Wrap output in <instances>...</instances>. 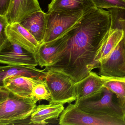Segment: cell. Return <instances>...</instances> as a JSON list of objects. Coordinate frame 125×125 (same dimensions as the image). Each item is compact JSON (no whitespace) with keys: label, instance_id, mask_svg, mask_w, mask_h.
Returning a JSON list of instances; mask_svg holds the SVG:
<instances>
[{"label":"cell","instance_id":"6da1fadb","mask_svg":"<svg viewBox=\"0 0 125 125\" xmlns=\"http://www.w3.org/2000/svg\"><path fill=\"white\" fill-rule=\"evenodd\" d=\"M109 11L94 8L85 13L80 21L69 32L67 46L56 62L48 67L69 76L76 83L98 68L95 58L111 28Z\"/></svg>","mask_w":125,"mask_h":125},{"label":"cell","instance_id":"7a4b0ae2","mask_svg":"<svg viewBox=\"0 0 125 125\" xmlns=\"http://www.w3.org/2000/svg\"><path fill=\"white\" fill-rule=\"evenodd\" d=\"M74 104L83 111L94 115L124 119L125 110L116 95L105 87L96 95L75 101Z\"/></svg>","mask_w":125,"mask_h":125},{"label":"cell","instance_id":"3957f363","mask_svg":"<svg viewBox=\"0 0 125 125\" xmlns=\"http://www.w3.org/2000/svg\"><path fill=\"white\" fill-rule=\"evenodd\" d=\"M36 103L32 98H22L11 94L8 99L0 103V125H21V123L26 122L25 120L30 117Z\"/></svg>","mask_w":125,"mask_h":125},{"label":"cell","instance_id":"277c9868","mask_svg":"<svg viewBox=\"0 0 125 125\" xmlns=\"http://www.w3.org/2000/svg\"><path fill=\"white\" fill-rule=\"evenodd\" d=\"M46 80L52 94L50 103H72L77 98L75 83L64 72L55 70L47 71Z\"/></svg>","mask_w":125,"mask_h":125},{"label":"cell","instance_id":"5b68a950","mask_svg":"<svg viewBox=\"0 0 125 125\" xmlns=\"http://www.w3.org/2000/svg\"><path fill=\"white\" fill-rule=\"evenodd\" d=\"M85 13L83 11L73 13H47L46 31L41 44L52 41L68 33L80 21Z\"/></svg>","mask_w":125,"mask_h":125},{"label":"cell","instance_id":"8992f818","mask_svg":"<svg viewBox=\"0 0 125 125\" xmlns=\"http://www.w3.org/2000/svg\"><path fill=\"white\" fill-rule=\"evenodd\" d=\"M60 125H125L124 120L118 118L102 117L87 113L75 104L69 103L59 118Z\"/></svg>","mask_w":125,"mask_h":125},{"label":"cell","instance_id":"52a82bcc","mask_svg":"<svg viewBox=\"0 0 125 125\" xmlns=\"http://www.w3.org/2000/svg\"><path fill=\"white\" fill-rule=\"evenodd\" d=\"M98 68L99 74L101 76L110 77H125L124 36L107 57L99 63Z\"/></svg>","mask_w":125,"mask_h":125},{"label":"cell","instance_id":"ba28073f","mask_svg":"<svg viewBox=\"0 0 125 125\" xmlns=\"http://www.w3.org/2000/svg\"><path fill=\"white\" fill-rule=\"evenodd\" d=\"M0 63L8 65H39L35 55L10 41L0 49Z\"/></svg>","mask_w":125,"mask_h":125},{"label":"cell","instance_id":"9c48e42d","mask_svg":"<svg viewBox=\"0 0 125 125\" xmlns=\"http://www.w3.org/2000/svg\"><path fill=\"white\" fill-rule=\"evenodd\" d=\"M69 32L57 39L40 45L36 55L39 66L46 68L55 63L58 56L66 47L70 37Z\"/></svg>","mask_w":125,"mask_h":125},{"label":"cell","instance_id":"30bf717a","mask_svg":"<svg viewBox=\"0 0 125 125\" xmlns=\"http://www.w3.org/2000/svg\"><path fill=\"white\" fill-rule=\"evenodd\" d=\"M41 11L38 0H10L5 16L9 24L20 23L32 14Z\"/></svg>","mask_w":125,"mask_h":125},{"label":"cell","instance_id":"8fae6325","mask_svg":"<svg viewBox=\"0 0 125 125\" xmlns=\"http://www.w3.org/2000/svg\"><path fill=\"white\" fill-rule=\"evenodd\" d=\"M112 77L98 75L91 71L85 78L75 84L77 98L75 101L91 98L98 94L104 85Z\"/></svg>","mask_w":125,"mask_h":125},{"label":"cell","instance_id":"7c38bea8","mask_svg":"<svg viewBox=\"0 0 125 125\" xmlns=\"http://www.w3.org/2000/svg\"><path fill=\"white\" fill-rule=\"evenodd\" d=\"M6 33L9 41L19 45L28 52L36 55L40 44L34 36L20 23L9 24Z\"/></svg>","mask_w":125,"mask_h":125},{"label":"cell","instance_id":"4fadbf2b","mask_svg":"<svg viewBox=\"0 0 125 125\" xmlns=\"http://www.w3.org/2000/svg\"><path fill=\"white\" fill-rule=\"evenodd\" d=\"M43 80L24 76L10 77L4 79L0 83V86L16 96L30 98H31L34 86Z\"/></svg>","mask_w":125,"mask_h":125},{"label":"cell","instance_id":"5bb4252c","mask_svg":"<svg viewBox=\"0 0 125 125\" xmlns=\"http://www.w3.org/2000/svg\"><path fill=\"white\" fill-rule=\"evenodd\" d=\"M47 19L48 13L42 10L32 14L20 24L34 36L41 45L45 38Z\"/></svg>","mask_w":125,"mask_h":125},{"label":"cell","instance_id":"9a60e30c","mask_svg":"<svg viewBox=\"0 0 125 125\" xmlns=\"http://www.w3.org/2000/svg\"><path fill=\"white\" fill-rule=\"evenodd\" d=\"M47 74L45 68L39 69L35 66L8 65L0 67V82L10 77L24 76L36 79L44 80Z\"/></svg>","mask_w":125,"mask_h":125},{"label":"cell","instance_id":"2e32d148","mask_svg":"<svg viewBox=\"0 0 125 125\" xmlns=\"http://www.w3.org/2000/svg\"><path fill=\"white\" fill-rule=\"evenodd\" d=\"M65 109L63 104L49 103L36 106L30 117L34 125H46L51 120H57Z\"/></svg>","mask_w":125,"mask_h":125},{"label":"cell","instance_id":"e0dca14e","mask_svg":"<svg viewBox=\"0 0 125 125\" xmlns=\"http://www.w3.org/2000/svg\"><path fill=\"white\" fill-rule=\"evenodd\" d=\"M95 8L92 0H52L48 5L47 13H73L81 11L86 12Z\"/></svg>","mask_w":125,"mask_h":125},{"label":"cell","instance_id":"ac0fdd59","mask_svg":"<svg viewBox=\"0 0 125 125\" xmlns=\"http://www.w3.org/2000/svg\"><path fill=\"white\" fill-rule=\"evenodd\" d=\"M124 31L110 28L107 37L95 58V62L99 67V63L107 57L123 38Z\"/></svg>","mask_w":125,"mask_h":125},{"label":"cell","instance_id":"d6986e66","mask_svg":"<svg viewBox=\"0 0 125 125\" xmlns=\"http://www.w3.org/2000/svg\"><path fill=\"white\" fill-rule=\"evenodd\" d=\"M104 87L116 95L121 105L125 110V77H112L104 84Z\"/></svg>","mask_w":125,"mask_h":125},{"label":"cell","instance_id":"ffe728a7","mask_svg":"<svg viewBox=\"0 0 125 125\" xmlns=\"http://www.w3.org/2000/svg\"><path fill=\"white\" fill-rule=\"evenodd\" d=\"M31 98L37 102L42 100L51 101L52 94L45 80L34 86L32 91Z\"/></svg>","mask_w":125,"mask_h":125},{"label":"cell","instance_id":"44dd1931","mask_svg":"<svg viewBox=\"0 0 125 125\" xmlns=\"http://www.w3.org/2000/svg\"><path fill=\"white\" fill-rule=\"evenodd\" d=\"M108 9L111 15V28L123 30L125 27V9L115 8Z\"/></svg>","mask_w":125,"mask_h":125},{"label":"cell","instance_id":"7402d4cb","mask_svg":"<svg viewBox=\"0 0 125 125\" xmlns=\"http://www.w3.org/2000/svg\"><path fill=\"white\" fill-rule=\"evenodd\" d=\"M96 8L100 9L120 8L125 9L124 0H92Z\"/></svg>","mask_w":125,"mask_h":125},{"label":"cell","instance_id":"603a6c76","mask_svg":"<svg viewBox=\"0 0 125 125\" xmlns=\"http://www.w3.org/2000/svg\"><path fill=\"white\" fill-rule=\"evenodd\" d=\"M9 24L5 17L0 15V49L9 42L6 33V27Z\"/></svg>","mask_w":125,"mask_h":125},{"label":"cell","instance_id":"cb8c5ba5","mask_svg":"<svg viewBox=\"0 0 125 125\" xmlns=\"http://www.w3.org/2000/svg\"><path fill=\"white\" fill-rule=\"evenodd\" d=\"M10 0H0V15L4 16L6 14Z\"/></svg>","mask_w":125,"mask_h":125},{"label":"cell","instance_id":"d4e9b609","mask_svg":"<svg viewBox=\"0 0 125 125\" xmlns=\"http://www.w3.org/2000/svg\"><path fill=\"white\" fill-rule=\"evenodd\" d=\"M10 93L2 86H0V103L8 99L10 95Z\"/></svg>","mask_w":125,"mask_h":125},{"label":"cell","instance_id":"484cf974","mask_svg":"<svg viewBox=\"0 0 125 125\" xmlns=\"http://www.w3.org/2000/svg\"><path fill=\"white\" fill-rule=\"evenodd\" d=\"M124 31V39H125V28H124V30H123Z\"/></svg>","mask_w":125,"mask_h":125},{"label":"cell","instance_id":"4316f807","mask_svg":"<svg viewBox=\"0 0 125 125\" xmlns=\"http://www.w3.org/2000/svg\"><path fill=\"white\" fill-rule=\"evenodd\" d=\"M124 121H125V113H124Z\"/></svg>","mask_w":125,"mask_h":125},{"label":"cell","instance_id":"83f0119b","mask_svg":"<svg viewBox=\"0 0 125 125\" xmlns=\"http://www.w3.org/2000/svg\"><path fill=\"white\" fill-rule=\"evenodd\" d=\"M124 0V1H125V0Z\"/></svg>","mask_w":125,"mask_h":125}]
</instances>
